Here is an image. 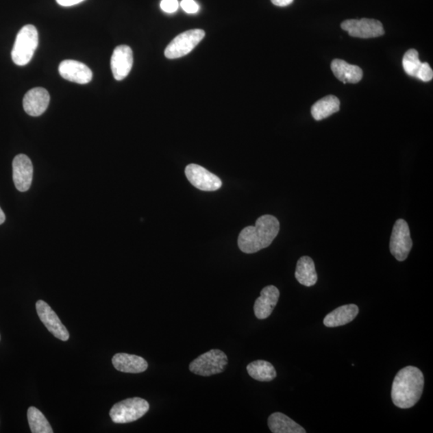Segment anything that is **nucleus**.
Returning <instances> with one entry per match:
<instances>
[{"mask_svg":"<svg viewBox=\"0 0 433 433\" xmlns=\"http://www.w3.org/2000/svg\"><path fill=\"white\" fill-rule=\"evenodd\" d=\"M425 378L422 371L413 366H408L395 375L392 388V399L395 406L408 409L420 401Z\"/></svg>","mask_w":433,"mask_h":433,"instance_id":"obj_1","label":"nucleus"},{"mask_svg":"<svg viewBox=\"0 0 433 433\" xmlns=\"http://www.w3.org/2000/svg\"><path fill=\"white\" fill-rule=\"evenodd\" d=\"M279 220L272 215H263L256 221L255 227L244 228L240 233L238 244L241 251L253 253L270 246L280 232Z\"/></svg>","mask_w":433,"mask_h":433,"instance_id":"obj_2","label":"nucleus"},{"mask_svg":"<svg viewBox=\"0 0 433 433\" xmlns=\"http://www.w3.org/2000/svg\"><path fill=\"white\" fill-rule=\"evenodd\" d=\"M39 35L35 26L28 25L18 32L12 51L13 62L25 66L30 62L38 46Z\"/></svg>","mask_w":433,"mask_h":433,"instance_id":"obj_3","label":"nucleus"},{"mask_svg":"<svg viewBox=\"0 0 433 433\" xmlns=\"http://www.w3.org/2000/svg\"><path fill=\"white\" fill-rule=\"evenodd\" d=\"M149 409V404L145 399L129 398L114 404L111 408L110 416L116 423H131L145 416Z\"/></svg>","mask_w":433,"mask_h":433,"instance_id":"obj_4","label":"nucleus"},{"mask_svg":"<svg viewBox=\"0 0 433 433\" xmlns=\"http://www.w3.org/2000/svg\"><path fill=\"white\" fill-rule=\"evenodd\" d=\"M227 364V356L223 351L213 349L191 362L190 370L197 375L210 376L222 373Z\"/></svg>","mask_w":433,"mask_h":433,"instance_id":"obj_5","label":"nucleus"},{"mask_svg":"<svg viewBox=\"0 0 433 433\" xmlns=\"http://www.w3.org/2000/svg\"><path fill=\"white\" fill-rule=\"evenodd\" d=\"M206 33L201 29H193L182 33L174 38L164 51L168 59H177L189 54L204 38Z\"/></svg>","mask_w":433,"mask_h":433,"instance_id":"obj_6","label":"nucleus"},{"mask_svg":"<svg viewBox=\"0 0 433 433\" xmlns=\"http://www.w3.org/2000/svg\"><path fill=\"white\" fill-rule=\"evenodd\" d=\"M412 247L410 230L406 220L395 222L390 239V251L399 262L406 260Z\"/></svg>","mask_w":433,"mask_h":433,"instance_id":"obj_7","label":"nucleus"},{"mask_svg":"<svg viewBox=\"0 0 433 433\" xmlns=\"http://www.w3.org/2000/svg\"><path fill=\"white\" fill-rule=\"evenodd\" d=\"M341 27L351 36L357 37V38H376L384 34L382 23L371 18L347 20L342 23Z\"/></svg>","mask_w":433,"mask_h":433,"instance_id":"obj_8","label":"nucleus"},{"mask_svg":"<svg viewBox=\"0 0 433 433\" xmlns=\"http://www.w3.org/2000/svg\"><path fill=\"white\" fill-rule=\"evenodd\" d=\"M186 176L193 186L202 191H216L223 186V182L215 174L196 164H190L186 168Z\"/></svg>","mask_w":433,"mask_h":433,"instance_id":"obj_9","label":"nucleus"},{"mask_svg":"<svg viewBox=\"0 0 433 433\" xmlns=\"http://www.w3.org/2000/svg\"><path fill=\"white\" fill-rule=\"evenodd\" d=\"M36 312L42 323L53 335L62 341L69 340L68 329L61 322L58 315L43 300H39L36 304Z\"/></svg>","mask_w":433,"mask_h":433,"instance_id":"obj_10","label":"nucleus"},{"mask_svg":"<svg viewBox=\"0 0 433 433\" xmlns=\"http://www.w3.org/2000/svg\"><path fill=\"white\" fill-rule=\"evenodd\" d=\"M13 181L16 189L26 192L30 189L33 178V166L29 158L18 154L12 163Z\"/></svg>","mask_w":433,"mask_h":433,"instance_id":"obj_11","label":"nucleus"},{"mask_svg":"<svg viewBox=\"0 0 433 433\" xmlns=\"http://www.w3.org/2000/svg\"><path fill=\"white\" fill-rule=\"evenodd\" d=\"M134 64L133 51L127 45L116 47L111 58V69L116 81H122L130 73Z\"/></svg>","mask_w":433,"mask_h":433,"instance_id":"obj_12","label":"nucleus"},{"mask_svg":"<svg viewBox=\"0 0 433 433\" xmlns=\"http://www.w3.org/2000/svg\"><path fill=\"white\" fill-rule=\"evenodd\" d=\"M60 76L71 82L86 84L92 81V72L87 65L77 60H66L59 66Z\"/></svg>","mask_w":433,"mask_h":433,"instance_id":"obj_13","label":"nucleus"},{"mask_svg":"<svg viewBox=\"0 0 433 433\" xmlns=\"http://www.w3.org/2000/svg\"><path fill=\"white\" fill-rule=\"evenodd\" d=\"M49 102V92L44 88H35L26 93L23 105L28 115L39 116L47 110Z\"/></svg>","mask_w":433,"mask_h":433,"instance_id":"obj_14","label":"nucleus"},{"mask_svg":"<svg viewBox=\"0 0 433 433\" xmlns=\"http://www.w3.org/2000/svg\"><path fill=\"white\" fill-rule=\"evenodd\" d=\"M280 290L275 286H267L261 291L253 306L256 317L258 319H265L270 317L280 299Z\"/></svg>","mask_w":433,"mask_h":433,"instance_id":"obj_15","label":"nucleus"},{"mask_svg":"<svg viewBox=\"0 0 433 433\" xmlns=\"http://www.w3.org/2000/svg\"><path fill=\"white\" fill-rule=\"evenodd\" d=\"M112 363L117 371L125 373H141L148 369L144 358L127 353H117L112 357Z\"/></svg>","mask_w":433,"mask_h":433,"instance_id":"obj_16","label":"nucleus"},{"mask_svg":"<svg viewBox=\"0 0 433 433\" xmlns=\"http://www.w3.org/2000/svg\"><path fill=\"white\" fill-rule=\"evenodd\" d=\"M359 314V308L355 304L342 306L326 315L323 324L327 327L343 326L351 323Z\"/></svg>","mask_w":433,"mask_h":433,"instance_id":"obj_17","label":"nucleus"},{"mask_svg":"<svg viewBox=\"0 0 433 433\" xmlns=\"http://www.w3.org/2000/svg\"><path fill=\"white\" fill-rule=\"evenodd\" d=\"M336 77L343 84H356L363 78V70L342 60H334L331 66Z\"/></svg>","mask_w":433,"mask_h":433,"instance_id":"obj_18","label":"nucleus"},{"mask_svg":"<svg viewBox=\"0 0 433 433\" xmlns=\"http://www.w3.org/2000/svg\"><path fill=\"white\" fill-rule=\"evenodd\" d=\"M268 426L273 433H305L306 430L290 417L282 412L271 414Z\"/></svg>","mask_w":433,"mask_h":433,"instance_id":"obj_19","label":"nucleus"},{"mask_svg":"<svg viewBox=\"0 0 433 433\" xmlns=\"http://www.w3.org/2000/svg\"><path fill=\"white\" fill-rule=\"evenodd\" d=\"M296 280L305 286H312L317 284L318 275L312 258L301 257L296 266Z\"/></svg>","mask_w":433,"mask_h":433,"instance_id":"obj_20","label":"nucleus"},{"mask_svg":"<svg viewBox=\"0 0 433 433\" xmlns=\"http://www.w3.org/2000/svg\"><path fill=\"white\" fill-rule=\"evenodd\" d=\"M341 108V101L335 96L320 99L312 108V115L315 121H322L336 114Z\"/></svg>","mask_w":433,"mask_h":433,"instance_id":"obj_21","label":"nucleus"},{"mask_svg":"<svg viewBox=\"0 0 433 433\" xmlns=\"http://www.w3.org/2000/svg\"><path fill=\"white\" fill-rule=\"evenodd\" d=\"M247 373L253 379L262 382H269L275 379L277 373L275 367L270 362L256 360L248 364Z\"/></svg>","mask_w":433,"mask_h":433,"instance_id":"obj_22","label":"nucleus"},{"mask_svg":"<svg viewBox=\"0 0 433 433\" xmlns=\"http://www.w3.org/2000/svg\"><path fill=\"white\" fill-rule=\"evenodd\" d=\"M27 421L32 433H53V428L44 414L36 407H30L27 410Z\"/></svg>","mask_w":433,"mask_h":433,"instance_id":"obj_23","label":"nucleus"},{"mask_svg":"<svg viewBox=\"0 0 433 433\" xmlns=\"http://www.w3.org/2000/svg\"><path fill=\"white\" fill-rule=\"evenodd\" d=\"M422 62L419 60L418 51L415 49H410L404 54L403 58V68L408 76L417 77V75L420 70Z\"/></svg>","mask_w":433,"mask_h":433,"instance_id":"obj_24","label":"nucleus"},{"mask_svg":"<svg viewBox=\"0 0 433 433\" xmlns=\"http://www.w3.org/2000/svg\"><path fill=\"white\" fill-rule=\"evenodd\" d=\"M423 82L432 81L433 78V72L430 64L428 63H422L421 67L417 75V77Z\"/></svg>","mask_w":433,"mask_h":433,"instance_id":"obj_25","label":"nucleus"},{"mask_svg":"<svg viewBox=\"0 0 433 433\" xmlns=\"http://www.w3.org/2000/svg\"><path fill=\"white\" fill-rule=\"evenodd\" d=\"M181 7L188 14H195L199 12L200 7L195 0H182Z\"/></svg>","mask_w":433,"mask_h":433,"instance_id":"obj_26","label":"nucleus"},{"mask_svg":"<svg viewBox=\"0 0 433 433\" xmlns=\"http://www.w3.org/2000/svg\"><path fill=\"white\" fill-rule=\"evenodd\" d=\"M160 6H161L163 12L166 13H173L177 11L179 3L177 0H162Z\"/></svg>","mask_w":433,"mask_h":433,"instance_id":"obj_27","label":"nucleus"},{"mask_svg":"<svg viewBox=\"0 0 433 433\" xmlns=\"http://www.w3.org/2000/svg\"><path fill=\"white\" fill-rule=\"evenodd\" d=\"M84 1V0H56L59 5L63 7H72Z\"/></svg>","mask_w":433,"mask_h":433,"instance_id":"obj_28","label":"nucleus"},{"mask_svg":"<svg viewBox=\"0 0 433 433\" xmlns=\"http://www.w3.org/2000/svg\"><path fill=\"white\" fill-rule=\"evenodd\" d=\"M294 0H271L274 5L277 7H286L293 3Z\"/></svg>","mask_w":433,"mask_h":433,"instance_id":"obj_29","label":"nucleus"},{"mask_svg":"<svg viewBox=\"0 0 433 433\" xmlns=\"http://www.w3.org/2000/svg\"><path fill=\"white\" fill-rule=\"evenodd\" d=\"M6 216L4 214L1 207H0V225H2L4 222H5Z\"/></svg>","mask_w":433,"mask_h":433,"instance_id":"obj_30","label":"nucleus"}]
</instances>
